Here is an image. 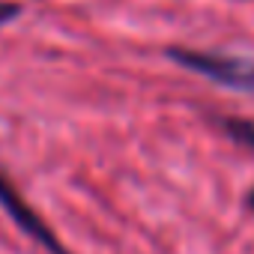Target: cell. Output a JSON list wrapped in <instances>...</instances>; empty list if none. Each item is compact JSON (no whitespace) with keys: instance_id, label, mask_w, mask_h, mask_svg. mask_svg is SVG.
<instances>
[{"instance_id":"obj_2","label":"cell","mask_w":254,"mask_h":254,"mask_svg":"<svg viewBox=\"0 0 254 254\" xmlns=\"http://www.w3.org/2000/svg\"><path fill=\"white\" fill-rule=\"evenodd\" d=\"M0 209H3L12 221H15V227L24 233V236H30L45 254H72L60 239H57V233L51 230V224L27 203V197L18 191V186L6 177V171H0Z\"/></svg>"},{"instance_id":"obj_1","label":"cell","mask_w":254,"mask_h":254,"mask_svg":"<svg viewBox=\"0 0 254 254\" xmlns=\"http://www.w3.org/2000/svg\"><path fill=\"white\" fill-rule=\"evenodd\" d=\"M165 57L174 60L177 66L218 84V87L254 96V60L251 57L224 54V51H203V48H186V45L165 48Z\"/></svg>"},{"instance_id":"obj_3","label":"cell","mask_w":254,"mask_h":254,"mask_svg":"<svg viewBox=\"0 0 254 254\" xmlns=\"http://www.w3.org/2000/svg\"><path fill=\"white\" fill-rule=\"evenodd\" d=\"M218 126H221V132L236 141L239 147L251 150L254 153V120H245V117H218Z\"/></svg>"},{"instance_id":"obj_4","label":"cell","mask_w":254,"mask_h":254,"mask_svg":"<svg viewBox=\"0 0 254 254\" xmlns=\"http://www.w3.org/2000/svg\"><path fill=\"white\" fill-rule=\"evenodd\" d=\"M21 12H24V6L15 3V0H0V27L15 21V18H21Z\"/></svg>"},{"instance_id":"obj_5","label":"cell","mask_w":254,"mask_h":254,"mask_svg":"<svg viewBox=\"0 0 254 254\" xmlns=\"http://www.w3.org/2000/svg\"><path fill=\"white\" fill-rule=\"evenodd\" d=\"M245 203H248V209H254V189H251V191L245 194Z\"/></svg>"}]
</instances>
